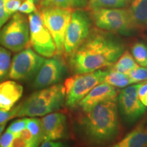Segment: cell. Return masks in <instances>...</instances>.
Here are the masks:
<instances>
[{
    "mask_svg": "<svg viewBox=\"0 0 147 147\" xmlns=\"http://www.w3.org/2000/svg\"><path fill=\"white\" fill-rule=\"evenodd\" d=\"M125 51L123 44L113 35L91 32L83 43L69 56V65L76 74L112 66Z\"/></svg>",
    "mask_w": 147,
    "mask_h": 147,
    "instance_id": "cell-1",
    "label": "cell"
},
{
    "mask_svg": "<svg viewBox=\"0 0 147 147\" xmlns=\"http://www.w3.org/2000/svg\"><path fill=\"white\" fill-rule=\"evenodd\" d=\"M86 113L82 129L90 145L106 147L117 140L121 134L117 99L100 103Z\"/></svg>",
    "mask_w": 147,
    "mask_h": 147,
    "instance_id": "cell-2",
    "label": "cell"
},
{
    "mask_svg": "<svg viewBox=\"0 0 147 147\" xmlns=\"http://www.w3.org/2000/svg\"><path fill=\"white\" fill-rule=\"evenodd\" d=\"M65 99V88L55 84L36 91L21 104L17 117H42L61 106Z\"/></svg>",
    "mask_w": 147,
    "mask_h": 147,
    "instance_id": "cell-3",
    "label": "cell"
},
{
    "mask_svg": "<svg viewBox=\"0 0 147 147\" xmlns=\"http://www.w3.org/2000/svg\"><path fill=\"white\" fill-rule=\"evenodd\" d=\"M89 11L94 25L102 30L123 35L135 31L128 8H95Z\"/></svg>",
    "mask_w": 147,
    "mask_h": 147,
    "instance_id": "cell-4",
    "label": "cell"
},
{
    "mask_svg": "<svg viewBox=\"0 0 147 147\" xmlns=\"http://www.w3.org/2000/svg\"><path fill=\"white\" fill-rule=\"evenodd\" d=\"M0 45L14 53L29 47L28 17L18 12L11 16L0 29Z\"/></svg>",
    "mask_w": 147,
    "mask_h": 147,
    "instance_id": "cell-5",
    "label": "cell"
},
{
    "mask_svg": "<svg viewBox=\"0 0 147 147\" xmlns=\"http://www.w3.org/2000/svg\"><path fill=\"white\" fill-rule=\"evenodd\" d=\"M108 71L101 69L85 74H78L65 80V98L66 105L74 108L78 104L92 89L104 82Z\"/></svg>",
    "mask_w": 147,
    "mask_h": 147,
    "instance_id": "cell-6",
    "label": "cell"
},
{
    "mask_svg": "<svg viewBox=\"0 0 147 147\" xmlns=\"http://www.w3.org/2000/svg\"><path fill=\"white\" fill-rule=\"evenodd\" d=\"M74 11L71 8L42 7L40 14L45 27L49 31L57 48V55L64 53V40L67 26Z\"/></svg>",
    "mask_w": 147,
    "mask_h": 147,
    "instance_id": "cell-7",
    "label": "cell"
},
{
    "mask_svg": "<svg viewBox=\"0 0 147 147\" xmlns=\"http://www.w3.org/2000/svg\"><path fill=\"white\" fill-rule=\"evenodd\" d=\"M92 19L83 9L74 10L64 40V53L69 57L85 41L91 32Z\"/></svg>",
    "mask_w": 147,
    "mask_h": 147,
    "instance_id": "cell-8",
    "label": "cell"
},
{
    "mask_svg": "<svg viewBox=\"0 0 147 147\" xmlns=\"http://www.w3.org/2000/svg\"><path fill=\"white\" fill-rule=\"evenodd\" d=\"M29 45L38 55L51 58L57 55V48L51 34L45 27L40 11L29 14Z\"/></svg>",
    "mask_w": 147,
    "mask_h": 147,
    "instance_id": "cell-9",
    "label": "cell"
},
{
    "mask_svg": "<svg viewBox=\"0 0 147 147\" xmlns=\"http://www.w3.org/2000/svg\"><path fill=\"white\" fill-rule=\"evenodd\" d=\"M45 60V57L27 47L12 58L8 76L12 80H28L36 75Z\"/></svg>",
    "mask_w": 147,
    "mask_h": 147,
    "instance_id": "cell-10",
    "label": "cell"
},
{
    "mask_svg": "<svg viewBox=\"0 0 147 147\" xmlns=\"http://www.w3.org/2000/svg\"><path fill=\"white\" fill-rule=\"evenodd\" d=\"M140 84L129 86L121 90L119 96V108L121 115L125 122L134 123L142 117L146 108L138 97Z\"/></svg>",
    "mask_w": 147,
    "mask_h": 147,
    "instance_id": "cell-11",
    "label": "cell"
},
{
    "mask_svg": "<svg viewBox=\"0 0 147 147\" xmlns=\"http://www.w3.org/2000/svg\"><path fill=\"white\" fill-rule=\"evenodd\" d=\"M65 73V65L59 57L45 59L34 81V88L38 89L54 85L61 80Z\"/></svg>",
    "mask_w": 147,
    "mask_h": 147,
    "instance_id": "cell-12",
    "label": "cell"
},
{
    "mask_svg": "<svg viewBox=\"0 0 147 147\" xmlns=\"http://www.w3.org/2000/svg\"><path fill=\"white\" fill-rule=\"evenodd\" d=\"M117 90L106 82L97 84L78 103V106L84 113H87L94 106L103 102L116 100Z\"/></svg>",
    "mask_w": 147,
    "mask_h": 147,
    "instance_id": "cell-13",
    "label": "cell"
},
{
    "mask_svg": "<svg viewBox=\"0 0 147 147\" xmlns=\"http://www.w3.org/2000/svg\"><path fill=\"white\" fill-rule=\"evenodd\" d=\"M44 141H56L63 138L66 129V117L63 113L48 114L41 119Z\"/></svg>",
    "mask_w": 147,
    "mask_h": 147,
    "instance_id": "cell-14",
    "label": "cell"
},
{
    "mask_svg": "<svg viewBox=\"0 0 147 147\" xmlns=\"http://www.w3.org/2000/svg\"><path fill=\"white\" fill-rule=\"evenodd\" d=\"M23 87L14 80L0 83V109L10 110L23 95Z\"/></svg>",
    "mask_w": 147,
    "mask_h": 147,
    "instance_id": "cell-15",
    "label": "cell"
},
{
    "mask_svg": "<svg viewBox=\"0 0 147 147\" xmlns=\"http://www.w3.org/2000/svg\"><path fill=\"white\" fill-rule=\"evenodd\" d=\"M147 128L140 125L127 134L123 138L106 147H146Z\"/></svg>",
    "mask_w": 147,
    "mask_h": 147,
    "instance_id": "cell-16",
    "label": "cell"
},
{
    "mask_svg": "<svg viewBox=\"0 0 147 147\" xmlns=\"http://www.w3.org/2000/svg\"><path fill=\"white\" fill-rule=\"evenodd\" d=\"M127 8L135 30L147 27V0H131Z\"/></svg>",
    "mask_w": 147,
    "mask_h": 147,
    "instance_id": "cell-17",
    "label": "cell"
},
{
    "mask_svg": "<svg viewBox=\"0 0 147 147\" xmlns=\"http://www.w3.org/2000/svg\"><path fill=\"white\" fill-rule=\"evenodd\" d=\"M112 66L113 69L128 75L138 65L131 53L128 51H125L120 57Z\"/></svg>",
    "mask_w": 147,
    "mask_h": 147,
    "instance_id": "cell-18",
    "label": "cell"
},
{
    "mask_svg": "<svg viewBox=\"0 0 147 147\" xmlns=\"http://www.w3.org/2000/svg\"><path fill=\"white\" fill-rule=\"evenodd\" d=\"M88 0H42V7H59L73 10L87 8Z\"/></svg>",
    "mask_w": 147,
    "mask_h": 147,
    "instance_id": "cell-19",
    "label": "cell"
},
{
    "mask_svg": "<svg viewBox=\"0 0 147 147\" xmlns=\"http://www.w3.org/2000/svg\"><path fill=\"white\" fill-rule=\"evenodd\" d=\"M131 0H88V10L95 8H123L128 7Z\"/></svg>",
    "mask_w": 147,
    "mask_h": 147,
    "instance_id": "cell-20",
    "label": "cell"
},
{
    "mask_svg": "<svg viewBox=\"0 0 147 147\" xmlns=\"http://www.w3.org/2000/svg\"><path fill=\"white\" fill-rule=\"evenodd\" d=\"M104 82L118 88L127 87L129 84H131L127 74H125L113 69L108 71Z\"/></svg>",
    "mask_w": 147,
    "mask_h": 147,
    "instance_id": "cell-21",
    "label": "cell"
},
{
    "mask_svg": "<svg viewBox=\"0 0 147 147\" xmlns=\"http://www.w3.org/2000/svg\"><path fill=\"white\" fill-rule=\"evenodd\" d=\"M132 56L142 67H147V46L142 42H136L131 46Z\"/></svg>",
    "mask_w": 147,
    "mask_h": 147,
    "instance_id": "cell-22",
    "label": "cell"
},
{
    "mask_svg": "<svg viewBox=\"0 0 147 147\" xmlns=\"http://www.w3.org/2000/svg\"><path fill=\"white\" fill-rule=\"evenodd\" d=\"M26 128L31 132L34 136L37 144L39 145L44 141L43 127L41 119L34 118H27Z\"/></svg>",
    "mask_w": 147,
    "mask_h": 147,
    "instance_id": "cell-23",
    "label": "cell"
},
{
    "mask_svg": "<svg viewBox=\"0 0 147 147\" xmlns=\"http://www.w3.org/2000/svg\"><path fill=\"white\" fill-rule=\"evenodd\" d=\"M11 62L10 51L0 46V80H3L9 74Z\"/></svg>",
    "mask_w": 147,
    "mask_h": 147,
    "instance_id": "cell-24",
    "label": "cell"
},
{
    "mask_svg": "<svg viewBox=\"0 0 147 147\" xmlns=\"http://www.w3.org/2000/svg\"><path fill=\"white\" fill-rule=\"evenodd\" d=\"M132 83H138L140 82L147 80V67H139L133 69L128 74Z\"/></svg>",
    "mask_w": 147,
    "mask_h": 147,
    "instance_id": "cell-25",
    "label": "cell"
},
{
    "mask_svg": "<svg viewBox=\"0 0 147 147\" xmlns=\"http://www.w3.org/2000/svg\"><path fill=\"white\" fill-rule=\"evenodd\" d=\"M21 104L14 106L10 110L0 109V125L6 123L10 119L17 117V114L20 110Z\"/></svg>",
    "mask_w": 147,
    "mask_h": 147,
    "instance_id": "cell-26",
    "label": "cell"
},
{
    "mask_svg": "<svg viewBox=\"0 0 147 147\" xmlns=\"http://www.w3.org/2000/svg\"><path fill=\"white\" fill-rule=\"evenodd\" d=\"M27 122V118L21 119L14 121L9 125L8 129H7V131L12 132L15 135H17L18 134H19L20 132L26 128Z\"/></svg>",
    "mask_w": 147,
    "mask_h": 147,
    "instance_id": "cell-27",
    "label": "cell"
},
{
    "mask_svg": "<svg viewBox=\"0 0 147 147\" xmlns=\"http://www.w3.org/2000/svg\"><path fill=\"white\" fill-rule=\"evenodd\" d=\"M38 10L35 3L29 0H25L22 2L18 12L23 14H30Z\"/></svg>",
    "mask_w": 147,
    "mask_h": 147,
    "instance_id": "cell-28",
    "label": "cell"
},
{
    "mask_svg": "<svg viewBox=\"0 0 147 147\" xmlns=\"http://www.w3.org/2000/svg\"><path fill=\"white\" fill-rule=\"evenodd\" d=\"M6 1L7 0H0V29L11 18V16L7 12L5 9Z\"/></svg>",
    "mask_w": 147,
    "mask_h": 147,
    "instance_id": "cell-29",
    "label": "cell"
},
{
    "mask_svg": "<svg viewBox=\"0 0 147 147\" xmlns=\"http://www.w3.org/2000/svg\"><path fill=\"white\" fill-rule=\"evenodd\" d=\"M22 0H7L5 3V9L7 12L12 16L18 12Z\"/></svg>",
    "mask_w": 147,
    "mask_h": 147,
    "instance_id": "cell-30",
    "label": "cell"
},
{
    "mask_svg": "<svg viewBox=\"0 0 147 147\" xmlns=\"http://www.w3.org/2000/svg\"><path fill=\"white\" fill-rule=\"evenodd\" d=\"M15 137V134L6 130V131L0 137V147H10Z\"/></svg>",
    "mask_w": 147,
    "mask_h": 147,
    "instance_id": "cell-31",
    "label": "cell"
},
{
    "mask_svg": "<svg viewBox=\"0 0 147 147\" xmlns=\"http://www.w3.org/2000/svg\"><path fill=\"white\" fill-rule=\"evenodd\" d=\"M138 97L140 100L141 101V102L144 105L147 106V80L144 82H142V84H140V85L138 91Z\"/></svg>",
    "mask_w": 147,
    "mask_h": 147,
    "instance_id": "cell-32",
    "label": "cell"
},
{
    "mask_svg": "<svg viewBox=\"0 0 147 147\" xmlns=\"http://www.w3.org/2000/svg\"><path fill=\"white\" fill-rule=\"evenodd\" d=\"M16 136L22 138L25 140H26L27 142H28L29 143H30V144L36 145V146H38V144L36 143L34 136H33L32 134H31V132L29 131L27 128H25V129H23V131H21L19 134H18Z\"/></svg>",
    "mask_w": 147,
    "mask_h": 147,
    "instance_id": "cell-33",
    "label": "cell"
},
{
    "mask_svg": "<svg viewBox=\"0 0 147 147\" xmlns=\"http://www.w3.org/2000/svg\"><path fill=\"white\" fill-rule=\"evenodd\" d=\"M40 147H66L62 142L56 141H44Z\"/></svg>",
    "mask_w": 147,
    "mask_h": 147,
    "instance_id": "cell-34",
    "label": "cell"
},
{
    "mask_svg": "<svg viewBox=\"0 0 147 147\" xmlns=\"http://www.w3.org/2000/svg\"><path fill=\"white\" fill-rule=\"evenodd\" d=\"M5 125H6V123L0 125V135H1V133H2V131H3V129H4Z\"/></svg>",
    "mask_w": 147,
    "mask_h": 147,
    "instance_id": "cell-35",
    "label": "cell"
},
{
    "mask_svg": "<svg viewBox=\"0 0 147 147\" xmlns=\"http://www.w3.org/2000/svg\"><path fill=\"white\" fill-rule=\"evenodd\" d=\"M29 1H33V2L36 3V1H37V0H29Z\"/></svg>",
    "mask_w": 147,
    "mask_h": 147,
    "instance_id": "cell-36",
    "label": "cell"
},
{
    "mask_svg": "<svg viewBox=\"0 0 147 147\" xmlns=\"http://www.w3.org/2000/svg\"><path fill=\"white\" fill-rule=\"evenodd\" d=\"M146 147H147V146H146Z\"/></svg>",
    "mask_w": 147,
    "mask_h": 147,
    "instance_id": "cell-37",
    "label": "cell"
},
{
    "mask_svg": "<svg viewBox=\"0 0 147 147\" xmlns=\"http://www.w3.org/2000/svg\"><path fill=\"white\" fill-rule=\"evenodd\" d=\"M146 128H147V127H146Z\"/></svg>",
    "mask_w": 147,
    "mask_h": 147,
    "instance_id": "cell-38",
    "label": "cell"
}]
</instances>
